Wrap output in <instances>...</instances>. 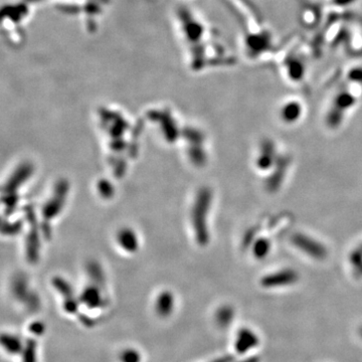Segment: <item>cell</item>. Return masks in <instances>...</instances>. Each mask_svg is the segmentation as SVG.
<instances>
[{"label": "cell", "mask_w": 362, "mask_h": 362, "mask_svg": "<svg viewBox=\"0 0 362 362\" xmlns=\"http://www.w3.org/2000/svg\"><path fill=\"white\" fill-rule=\"evenodd\" d=\"M347 79L356 85L362 84V64L350 67L347 71Z\"/></svg>", "instance_id": "277c9868"}, {"label": "cell", "mask_w": 362, "mask_h": 362, "mask_svg": "<svg viewBox=\"0 0 362 362\" xmlns=\"http://www.w3.org/2000/svg\"><path fill=\"white\" fill-rule=\"evenodd\" d=\"M300 111H301L300 104L296 103V102H291V103L286 104V106L284 107V110H283L284 116L290 120L299 116Z\"/></svg>", "instance_id": "5b68a950"}, {"label": "cell", "mask_w": 362, "mask_h": 362, "mask_svg": "<svg viewBox=\"0 0 362 362\" xmlns=\"http://www.w3.org/2000/svg\"><path fill=\"white\" fill-rule=\"evenodd\" d=\"M361 333H362V332H361Z\"/></svg>", "instance_id": "52a82bcc"}, {"label": "cell", "mask_w": 362, "mask_h": 362, "mask_svg": "<svg viewBox=\"0 0 362 362\" xmlns=\"http://www.w3.org/2000/svg\"><path fill=\"white\" fill-rule=\"evenodd\" d=\"M293 275L292 274H283L282 278L280 275L274 276L273 279L270 280L269 284L274 285V286H279V285H285V284H289L291 283V281H293Z\"/></svg>", "instance_id": "8992f818"}, {"label": "cell", "mask_w": 362, "mask_h": 362, "mask_svg": "<svg viewBox=\"0 0 362 362\" xmlns=\"http://www.w3.org/2000/svg\"><path fill=\"white\" fill-rule=\"evenodd\" d=\"M184 9L178 11L175 18L179 25L180 39L186 50L188 64L191 67H199L216 65L218 64L216 59L223 61L224 50L211 34L210 27Z\"/></svg>", "instance_id": "6da1fadb"}, {"label": "cell", "mask_w": 362, "mask_h": 362, "mask_svg": "<svg viewBox=\"0 0 362 362\" xmlns=\"http://www.w3.org/2000/svg\"><path fill=\"white\" fill-rule=\"evenodd\" d=\"M230 8H234V13L238 17L242 29V47L248 60H262L273 53V35L264 26L262 18L245 0H227Z\"/></svg>", "instance_id": "7a4b0ae2"}, {"label": "cell", "mask_w": 362, "mask_h": 362, "mask_svg": "<svg viewBox=\"0 0 362 362\" xmlns=\"http://www.w3.org/2000/svg\"><path fill=\"white\" fill-rule=\"evenodd\" d=\"M282 65H284V69L287 72V76L293 80L294 82H299L305 75V64L300 58V56L295 55L293 52L287 57L286 60L283 61Z\"/></svg>", "instance_id": "3957f363"}]
</instances>
